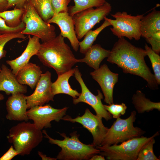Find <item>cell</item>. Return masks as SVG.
<instances>
[{
	"label": "cell",
	"instance_id": "6da1fadb",
	"mask_svg": "<svg viewBox=\"0 0 160 160\" xmlns=\"http://www.w3.org/2000/svg\"><path fill=\"white\" fill-rule=\"evenodd\" d=\"M119 39L110 51L107 61L117 65L124 73H129L143 78L151 89H158V85L154 75L151 73L145 60L147 56L145 49L132 45L124 37Z\"/></svg>",
	"mask_w": 160,
	"mask_h": 160
},
{
	"label": "cell",
	"instance_id": "7a4b0ae2",
	"mask_svg": "<svg viewBox=\"0 0 160 160\" xmlns=\"http://www.w3.org/2000/svg\"><path fill=\"white\" fill-rule=\"evenodd\" d=\"M36 55L44 65L54 69L58 76L71 69L78 63L60 34L41 44Z\"/></svg>",
	"mask_w": 160,
	"mask_h": 160
},
{
	"label": "cell",
	"instance_id": "3957f363",
	"mask_svg": "<svg viewBox=\"0 0 160 160\" xmlns=\"http://www.w3.org/2000/svg\"><path fill=\"white\" fill-rule=\"evenodd\" d=\"M44 137L48 139L49 143L61 148V150L57 156L60 160H87L93 156L99 153L100 151L92 144H86L79 139V135L76 131L70 134L71 137L67 136L64 133L58 132L64 138L63 140L54 139L50 137L46 131H42Z\"/></svg>",
	"mask_w": 160,
	"mask_h": 160
},
{
	"label": "cell",
	"instance_id": "277c9868",
	"mask_svg": "<svg viewBox=\"0 0 160 160\" xmlns=\"http://www.w3.org/2000/svg\"><path fill=\"white\" fill-rule=\"evenodd\" d=\"M43 137L42 131L33 123L25 121L11 127L7 136L9 142L21 156L30 154L42 142Z\"/></svg>",
	"mask_w": 160,
	"mask_h": 160
},
{
	"label": "cell",
	"instance_id": "5b68a950",
	"mask_svg": "<svg viewBox=\"0 0 160 160\" xmlns=\"http://www.w3.org/2000/svg\"><path fill=\"white\" fill-rule=\"evenodd\" d=\"M136 112L132 111L127 118L122 119L120 117L116 118L103 140L101 146H110L134 138L142 136L145 131L137 127H134L133 123L136 119Z\"/></svg>",
	"mask_w": 160,
	"mask_h": 160
},
{
	"label": "cell",
	"instance_id": "8992f818",
	"mask_svg": "<svg viewBox=\"0 0 160 160\" xmlns=\"http://www.w3.org/2000/svg\"><path fill=\"white\" fill-rule=\"evenodd\" d=\"M159 135V132L157 131L149 137L142 136L123 142L120 145L96 148L100 151L99 153L108 160H137L142 146L152 138Z\"/></svg>",
	"mask_w": 160,
	"mask_h": 160
},
{
	"label": "cell",
	"instance_id": "52a82bcc",
	"mask_svg": "<svg viewBox=\"0 0 160 160\" xmlns=\"http://www.w3.org/2000/svg\"><path fill=\"white\" fill-rule=\"evenodd\" d=\"M22 21L25 27L21 33L24 35L37 37L43 42L56 36L55 27L41 18L29 0L25 5Z\"/></svg>",
	"mask_w": 160,
	"mask_h": 160
},
{
	"label": "cell",
	"instance_id": "ba28073f",
	"mask_svg": "<svg viewBox=\"0 0 160 160\" xmlns=\"http://www.w3.org/2000/svg\"><path fill=\"white\" fill-rule=\"evenodd\" d=\"M144 14L132 15L125 11L118 12L111 15L115 20L105 17L110 23L112 28L110 30L113 34L119 38L126 37L129 40L140 39V21Z\"/></svg>",
	"mask_w": 160,
	"mask_h": 160
},
{
	"label": "cell",
	"instance_id": "9c48e42d",
	"mask_svg": "<svg viewBox=\"0 0 160 160\" xmlns=\"http://www.w3.org/2000/svg\"><path fill=\"white\" fill-rule=\"evenodd\" d=\"M111 10V4L106 1L100 7L95 9L89 8L73 15L75 30L78 40L81 39L96 24L104 20Z\"/></svg>",
	"mask_w": 160,
	"mask_h": 160
},
{
	"label": "cell",
	"instance_id": "30bf717a",
	"mask_svg": "<svg viewBox=\"0 0 160 160\" xmlns=\"http://www.w3.org/2000/svg\"><path fill=\"white\" fill-rule=\"evenodd\" d=\"M74 76L79 82L81 88V93L78 98H73V103L76 105L80 102H83L90 105L95 110L96 115L105 120L108 121L112 119L111 114L104 107L102 100L103 95L100 90H97L98 94L95 95L92 93L85 85L82 78V75L78 66L74 68Z\"/></svg>",
	"mask_w": 160,
	"mask_h": 160
},
{
	"label": "cell",
	"instance_id": "8fae6325",
	"mask_svg": "<svg viewBox=\"0 0 160 160\" xmlns=\"http://www.w3.org/2000/svg\"><path fill=\"white\" fill-rule=\"evenodd\" d=\"M68 107L61 109L52 107L49 104L36 106L27 111L29 119L33 121V124L39 129L52 127L51 122L55 121L58 122L65 116Z\"/></svg>",
	"mask_w": 160,
	"mask_h": 160
},
{
	"label": "cell",
	"instance_id": "7c38bea8",
	"mask_svg": "<svg viewBox=\"0 0 160 160\" xmlns=\"http://www.w3.org/2000/svg\"><path fill=\"white\" fill-rule=\"evenodd\" d=\"M62 120L81 124L92 134L93 137L92 144L96 147L101 146L108 129L103 125L102 118L93 114L88 108L85 109L82 116L72 118L71 116L66 115Z\"/></svg>",
	"mask_w": 160,
	"mask_h": 160
},
{
	"label": "cell",
	"instance_id": "4fadbf2b",
	"mask_svg": "<svg viewBox=\"0 0 160 160\" xmlns=\"http://www.w3.org/2000/svg\"><path fill=\"white\" fill-rule=\"evenodd\" d=\"M51 77V73L48 71L42 73L33 92L29 96H25L28 109L54 101L55 96L52 91Z\"/></svg>",
	"mask_w": 160,
	"mask_h": 160
},
{
	"label": "cell",
	"instance_id": "5bb4252c",
	"mask_svg": "<svg viewBox=\"0 0 160 160\" xmlns=\"http://www.w3.org/2000/svg\"><path fill=\"white\" fill-rule=\"evenodd\" d=\"M92 78L99 84L104 96V102L110 105L113 103V92L118 81L119 74L112 72L106 64L90 72Z\"/></svg>",
	"mask_w": 160,
	"mask_h": 160
},
{
	"label": "cell",
	"instance_id": "9a60e30c",
	"mask_svg": "<svg viewBox=\"0 0 160 160\" xmlns=\"http://www.w3.org/2000/svg\"><path fill=\"white\" fill-rule=\"evenodd\" d=\"M56 24L61 31L60 34L64 38H67L72 47L76 52L78 50L79 41L75 30L73 20L68 12H64L54 15L47 22Z\"/></svg>",
	"mask_w": 160,
	"mask_h": 160
},
{
	"label": "cell",
	"instance_id": "2e32d148",
	"mask_svg": "<svg viewBox=\"0 0 160 160\" xmlns=\"http://www.w3.org/2000/svg\"><path fill=\"white\" fill-rule=\"evenodd\" d=\"M25 95L17 93L11 95L6 103L7 119L11 121L27 122L29 119L27 113L28 109Z\"/></svg>",
	"mask_w": 160,
	"mask_h": 160
},
{
	"label": "cell",
	"instance_id": "e0dca14e",
	"mask_svg": "<svg viewBox=\"0 0 160 160\" xmlns=\"http://www.w3.org/2000/svg\"><path fill=\"white\" fill-rule=\"evenodd\" d=\"M28 43L22 54L15 59L6 61L15 76L19 70L29 63L33 56L36 55L40 47V39L39 38L34 36L31 37L30 35H28Z\"/></svg>",
	"mask_w": 160,
	"mask_h": 160
},
{
	"label": "cell",
	"instance_id": "ac0fdd59",
	"mask_svg": "<svg viewBox=\"0 0 160 160\" xmlns=\"http://www.w3.org/2000/svg\"><path fill=\"white\" fill-rule=\"evenodd\" d=\"M0 73V91L4 92L7 95L17 93L27 92L26 86L20 84L11 70L2 64Z\"/></svg>",
	"mask_w": 160,
	"mask_h": 160
},
{
	"label": "cell",
	"instance_id": "d6986e66",
	"mask_svg": "<svg viewBox=\"0 0 160 160\" xmlns=\"http://www.w3.org/2000/svg\"><path fill=\"white\" fill-rule=\"evenodd\" d=\"M42 74L39 66L29 62L19 70L16 77L20 84L28 85L33 89L36 87Z\"/></svg>",
	"mask_w": 160,
	"mask_h": 160
},
{
	"label": "cell",
	"instance_id": "ffe728a7",
	"mask_svg": "<svg viewBox=\"0 0 160 160\" xmlns=\"http://www.w3.org/2000/svg\"><path fill=\"white\" fill-rule=\"evenodd\" d=\"M74 70L72 68L68 71L58 76L56 80L52 82L51 89L52 93L55 95L64 94L69 95L73 98H77L80 94L75 89H72L69 83V78L74 76Z\"/></svg>",
	"mask_w": 160,
	"mask_h": 160
},
{
	"label": "cell",
	"instance_id": "44dd1931",
	"mask_svg": "<svg viewBox=\"0 0 160 160\" xmlns=\"http://www.w3.org/2000/svg\"><path fill=\"white\" fill-rule=\"evenodd\" d=\"M110 51L105 49L99 44L92 45L84 54L85 57L78 59V63H85L89 66L97 70L103 60L108 57Z\"/></svg>",
	"mask_w": 160,
	"mask_h": 160
},
{
	"label": "cell",
	"instance_id": "7402d4cb",
	"mask_svg": "<svg viewBox=\"0 0 160 160\" xmlns=\"http://www.w3.org/2000/svg\"><path fill=\"white\" fill-rule=\"evenodd\" d=\"M160 31V11L154 9L141 19L140 31L141 37L145 39Z\"/></svg>",
	"mask_w": 160,
	"mask_h": 160
},
{
	"label": "cell",
	"instance_id": "603a6c76",
	"mask_svg": "<svg viewBox=\"0 0 160 160\" xmlns=\"http://www.w3.org/2000/svg\"><path fill=\"white\" fill-rule=\"evenodd\" d=\"M132 103L138 113L148 112L154 109L160 111V102H154L147 98L145 94L137 90L132 97Z\"/></svg>",
	"mask_w": 160,
	"mask_h": 160
},
{
	"label": "cell",
	"instance_id": "cb8c5ba5",
	"mask_svg": "<svg viewBox=\"0 0 160 160\" xmlns=\"http://www.w3.org/2000/svg\"><path fill=\"white\" fill-rule=\"evenodd\" d=\"M103 23L94 30H92L88 31L84 36V39L79 43L80 52L84 54L88 49L92 45L99 34L105 28L111 25L106 20H104Z\"/></svg>",
	"mask_w": 160,
	"mask_h": 160
},
{
	"label": "cell",
	"instance_id": "d4e9b609",
	"mask_svg": "<svg viewBox=\"0 0 160 160\" xmlns=\"http://www.w3.org/2000/svg\"><path fill=\"white\" fill-rule=\"evenodd\" d=\"M35 10L45 22L47 21L54 15L49 0H29Z\"/></svg>",
	"mask_w": 160,
	"mask_h": 160
},
{
	"label": "cell",
	"instance_id": "484cf974",
	"mask_svg": "<svg viewBox=\"0 0 160 160\" xmlns=\"http://www.w3.org/2000/svg\"><path fill=\"white\" fill-rule=\"evenodd\" d=\"M74 5L68 7V12L72 17L76 14L92 7L103 5L106 0H73Z\"/></svg>",
	"mask_w": 160,
	"mask_h": 160
},
{
	"label": "cell",
	"instance_id": "4316f807",
	"mask_svg": "<svg viewBox=\"0 0 160 160\" xmlns=\"http://www.w3.org/2000/svg\"><path fill=\"white\" fill-rule=\"evenodd\" d=\"M24 11V9L14 8L13 10L0 12V17L4 20L8 26L15 27L21 23Z\"/></svg>",
	"mask_w": 160,
	"mask_h": 160
},
{
	"label": "cell",
	"instance_id": "83f0119b",
	"mask_svg": "<svg viewBox=\"0 0 160 160\" xmlns=\"http://www.w3.org/2000/svg\"><path fill=\"white\" fill-rule=\"evenodd\" d=\"M145 49L146 55L149 57L154 73V76L158 85L160 84V57L159 55L152 50L151 48L145 44Z\"/></svg>",
	"mask_w": 160,
	"mask_h": 160
},
{
	"label": "cell",
	"instance_id": "f1b7e54d",
	"mask_svg": "<svg viewBox=\"0 0 160 160\" xmlns=\"http://www.w3.org/2000/svg\"><path fill=\"white\" fill-rule=\"evenodd\" d=\"M154 137L146 143L140 149L137 160H159L154 154L153 149Z\"/></svg>",
	"mask_w": 160,
	"mask_h": 160
},
{
	"label": "cell",
	"instance_id": "f546056e",
	"mask_svg": "<svg viewBox=\"0 0 160 160\" xmlns=\"http://www.w3.org/2000/svg\"><path fill=\"white\" fill-rule=\"evenodd\" d=\"M26 38L25 35L21 32L0 34V60L6 56L7 51L4 48L8 42L15 39H25Z\"/></svg>",
	"mask_w": 160,
	"mask_h": 160
},
{
	"label": "cell",
	"instance_id": "4dcf8cb0",
	"mask_svg": "<svg viewBox=\"0 0 160 160\" xmlns=\"http://www.w3.org/2000/svg\"><path fill=\"white\" fill-rule=\"evenodd\" d=\"M103 105L105 109L112 115L113 117L115 119L124 115L127 109V106L123 103L121 104L113 103L108 105Z\"/></svg>",
	"mask_w": 160,
	"mask_h": 160
},
{
	"label": "cell",
	"instance_id": "1f68e13d",
	"mask_svg": "<svg viewBox=\"0 0 160 160\" xmlns=\"http://www.w3.org/2000/svg\"><path fill=\"white\" fill-rule=\"evenodd\" d=\"M25 27V24L22 21L17 26L10 27L6 24L4 20L0 17V34L21 32L24 29Z\"/></svg>",
	"mask_w": 160,
	"mask_h": 160
},
{
	"label": "cell",
	"instance_id": "d6a6232c",
	"mask_svg": "<svg viewBox=\"0 0 160 160\" xmlns=\"http://www.w3.org/2000/svg\"><path fill=\"white\" fill-rule=\"evenodd\" d=\"M71 0H49L55 15L68 12V5Z\"/></svg>",
	"mask_w": 160,
	"mask_h": 160
},
{
	"label": "cell",
	"instance_id": "836d02e7",
	"mask_svg": "<svg viewBox=\"0 0 160 160\" xmlns=\"http://www.w3.org/2000/svg\"><path fill=\"white\" fill-rule=\"evenodd\" d=\"M146 39L151 45L152 50L159 55L160 52V31L154 33Z\"/></svg>",
	"mask_w": 160,
	"mask_h": 160
},
{
	"label": "cell",
	"instance_id": "e575fe53",
	"mask_svg": "<svg viewBox=\"0 0 160 160\" xmlns=\"http://www.w3.org/2000/svg\"><path fill=\"white\" fill-rule=\"evenodd\" d=\"M29 0H8L7 9L15 7V8L24 9L25 5Z\"/></svg>",
	"mask_w": 160,
	"mask_h": 160
},
{
	"label": "cell",
	"instance_id": "d590c367",
	"mask_svg": "<svg viewBox=\"0 0 160 160\" xmlns=\"http://www.w3.org/2000/svg\"><path fill=\"white\" fill-rule=\"evenodd\" d=\"M17 155H18V152L13 145H11L8 150L0 158V160H11Z\"/></svg>",
	"mask_w": 160,
	"mask_h": 160
},
{
	"label": "cell",
	"instance_id": "8d00e7d4",
	"mask_svg": "<svg viewBox=\"0 0 160 160\" xmlns=\"http://www.w3.org/2000/svg\"><path fill=\"white\" fill-rule=\"evenodd\" d=\"M8 0H0V12L7 9Z\"/></svg>",
	"mask_w": 160,
	"mask_h": 160
},
{
	"label": "cell",
	"instance_id": "74e56055",
	"mask_svg": "<svg viewBox=\"0 0 160 160\" xmlns=\"http://www.w3.org/2000/svg\"><path fill=\"white\" fill-rule=\"evenodd\" d=\"M38 154L42 160H56V158H52L47 156L46 155L43 154L41 152L38 151Z\"/></svg>",
	"mask_w": 160,
	"mask_h": 160
},
{
	"label": "cell",
	"instance_id": "f35d334b",
	"mask_svg": "<svg viewBox=\"0 0 160 160\" xmlns=\"http://www.w3.org/2000/svg\"><path fill=\"white\" fill-rule=\"evenodd\" d=\"M90 160H105L104 157L103 156L97 155L96 154L92 156L90 159Z\"/></svg>",
	"mask_w": 160,
	"mask_h": 160
},
{
	"label": "cell",
	"instance_id": "ab89813d",
	"mask_svg": "<svg viewBox=\"0 0 160 160\" xmlns=\"http://www.w3.org/2000/svg\"><path fill=\"white\" fill-rule=\"evenodd\" d=\"M1 68L0 67V73L1 72Z\"/></svg>",
	"mask_w": 160,
	"mask_h": 160
}]
</instances>
